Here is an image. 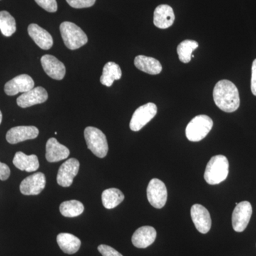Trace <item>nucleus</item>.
<instances>
[{
    "label": "nucleus",
    "mask_w": 256,
    "mask_h": 256,
    "mask_svg": "<svg viewBox=\"0 0 256 256\" xmlns=\"http://www.w3.org/2000/svg\"><path fill=\"white\" fill-rule=\"evenodd\" d=\"M214 100L220 110L233 112L240 106V97L235 84L228 80H222L216 84L213 92Z\"/></svg>",
    "instance_id": "obj_1"
},
{
    "label": "nucleus",
    "mask_w": 256,
    "mask_h": 256,
    "mask_svg": "<svg viewBox=\"0 0 256 256\" xmlns=\"http://www.w3.org/2000/svg\"><path fill=\"white\" fill-rule=\"evenodd\" d=\"M229 163L226 156L218 154L212 156L206 165L204 180L208 184L223 182L228 175Z\"/></svg>",
    "instance_id": "obj_2"
},
{
    "label": "nucleus",
    "mask_w": 256,
    "mask_h": 256,
    "mask_svg": "<svg viewBox=\"0 0 256 256\" xmlns=\"http://www.w3.org/2000/svg\"><path fill=\"white\" fill-rule=\"evenodd\" d=\"M60 32L64 44L68 50H78L87 44V35L74 23L62 22L60 25Z\"/></svg>",
    "instance_id": "obj_3"
},
{
    "label": "nucleus",
    "mask_w": 256,
    "mask_h": 256,
    "mask_svg": "<svg viewBox=\"0 0 256 256\" xmlns=\"http://www.w3.org/2000/svg\"><path fill=\"white\" fill-rule=\"evenodd\" d=\"M213 124L212 119L206 114L197 116L186 126V138L191 142H200L206 137Z\"/></svg>",
    "instance_id": "obj_4"
},
{
    "label": "nucleus",
    "mask_w": 256,
    "mask_h": 256,
    "mask_svg": "<svg viewBox=\"0 0 256 256\" xmlns=\"http://www.w3.org/2000/svg\"><path fill=\"white\" fill-rule=\"evenodd\" d=\"M84 138L88 148L99 158H104L108 152L107 138L102 131L94 127H87L84 130Z\"/></svg>",
    "instance_id": "obj_5"
},
{
    "label": "nucleus",
    "mask_w": 256,
    "mask_h": 256,
    "mask_svg": "<svg viewBox=\"0 0 256 256\" xmlns=\"http://www.w3.org/2000/svg\"><path fill=\"white\" fill-rule=\"evenodd\" d=\"M158 112V107L153 102H148L140 106L134 111L130 122L131 130L138 132L146 126L151 120L154 118Z\"/></svg>",
    "instance_id": "obj_6"
},
{
    "label": "nucleus",
    "mask_w": 256,
    "mask_h": 256,
    "mask_svg": "<svg viewBox=\"0 0 256 256\" xmlns=\"http://www.w3.org/2000/svg\"><path fill=\"white\" fill-rule=\"evenodd\" d=\"M146 196L150 204L156 208H162L168 200V190L164 183L159 178H152L146 188Z\"/></svg>",
    "instance_id": "obj_7"
},
{
    "label": "nucleus",
    "mask_w": 256,
    "mask_h": 256,
    "mask_svg": "<svg viewBox=\"0 0 256 256\" xmlns=\"http://www.w3.org/2000/svg\"><path fill=\"white\" fill-rule=\"evenodd\" d=\"M252 208L250 202H240L234 208L232 214V226L236 232H242L248 225L252 218Z\"/></svg>",
    "instance_id": "obj_8"
},
{
    "label": "nucleus",
    "mask_w": 256,
    "mask_h": 256,
    "mask_svg": "<svg viewBox=\"0 0 256 256\" xmlns=\"http://www.w3.org/2000/svg\"><path fill=\"white\" fill-rule=\"evenodd\" d=\"M80 163L78 160L70 158L64 162L58 170L57 182L63 188H69L74 182V178L78 174Z\"/></svg>",
    "instance_id": "obj_9"
},
{
    "label": "nucleus",
    "mask_w": 256,
    "mask_h": 256,
    "mask_svg": "<svg viewBox=\"0 0 256 256\" xmlns=\"http://www.w3.org/2000/svg\"><path fill=\"white\" fill-rule=\"evenodd\" d=\"M46 186V178L42 172H37L25 178L20 184V192L24 195H38Z\"/></svg>",
    "instance_id": "obj_10"
},
{
    "label": "nucleus",
    "mask_w": 256,
    "mask_h": 256,
    "mask_svg": "<svg viewBox=\"0 0 256 256\" xmlns=\"http://www.w3.org/2000/svg\"><path fill=\"white\" fill-rule=\"evenodd\" d=\"M34 87V82L28 74H22L6 82L4 92L8 96L16 95L18 92H26Z\"/></svg>",
    "instance_id": "obj_11"
},
{
    "label": "nucleus",
    "mask_w": 256,
    "mask_h": 256,
    "mask_svg": "<svg viewBox=\"0 0 256 256\" xmlns=\"http://www.w3.org/2000/svg\"><path fill=\"white\" fill-rule=\"evenodd\" d=\"M191 217L194 224L198 232L205 234L210 232L212 227V218L208 210L201 204L192 206Z\"/></svg>",
    "instance_id": "obj_12"
},
{
    "label": "nucleus",
    "mask_w": 256,
    "mask_h": 256,
    "mask_svg": "<svg viewBox=\"0 0 256 256\" xmlns=\"http://www.w3.org/2000/svg\"><path fill=\"white\" fill-rule=\"evenodd\" d=\"M38 128L35 126H18L11 128L6 133V139L10 144H18L38 137Z\"/></svg>",
    "instance_id": "obj_13"
},
{
    "label": "nucleus",
    "mask_w": 256,
    "mask_h": 256,
    "mask_svg": "<svg viewBox=\"0 0 256 256\" xmlns=\"http://www.w3.org/2000/svg\"><path fill=\"white\" fill-rule=\"evenodd\" d=\"M48 99V92L43 87L34 88L30 92H24L16 100L20 108H26L37 104H43Z\"/></svg>",
    "instance_id": "obj_14"
},
{
    "label": "nucleus",
    "mask_w": 256,
    "mask_h": 256,
    "mask_svg": "<svg viewBox=\"0 0 256 256\" xmlns=\"http://www.w3.org/2000/svg\"><path fill=\"white\" fill-rule=\"evenodd\" d=\"M41 63L44 70L50 78L60 80L65 76V66L54 56H43L41 58Z\"/></svg>",
    "instance_id": "obj_15"
},
{
    "label": "nucleus",
    "mask_w": 256,
    "mask_h": 256,
    "mask_svg": "<svg viewBox=\"0 0 256 256\" xmlns=\"http://www.w3.org/2000/svg\"><path fill=\"white\" fill-rule=\"evenodd\" d=\"M156 237V229L150 226H144L137 229L133 234L132 244L138 248H146L154 242Z\"/></svg>",
    "instance_id": "obj_16"
},
{
    "label": "nucleus",
    "mask_w": 256,
    "mask_h": 256,
    "mask_svg": "<svg viewBox=\"0 0 256 256\" xmlns=\"http://www.w3.org/2000/svg\"><path fill=\"white\" fill-rule=\"evenodd\" d=\"M28 33L37 46L42 50H48L53 46L54 41L52 35L38 24H31L28 26Z\"/></svg>",
    "instance_id": "obj_17"
},
{
    "label": "nucleus",
    "mask_w": 256,
    "mask_h": 256,
    "mask_svg": "<svg viewBox=\"0 0 256 256\" xmlns=\"http://www.w3.org/2000/svg\"><path fill=\"white\" fill-rule=\"evenodd\" d=\"M70 151L66 146L60 144L54 138L48 140L46 146V158L50 162H57L66 159Z\"/></svg>",
    "instance_id": "obj_18"
},
{
    "label": "nucleus",
    "mask_w": 256,
    "mask_h": 256,
    "mask_svg": "<svg viewBox=\"0 0 256 256\" xmlns=\"http://www.w3.org/2000/svg\"><path fill=\"white\" fill-rule=\"evenodd\" d=\"M174 11L170 5H159L154 10L153 22L158 28H169L174 24Z\"/></svg>",
    "instance_id": "obj_19"
},
{
    "label": "nucleus",
    "mask_w": 256,
    "mask_h": 256,
    "mask_svg": "<svg viewBox=\"0 0 256 256\" xmlns=\"http://www.w3.org/2000/svg\"><path fill=\"white\" fill-rule=\"evenodd\" d=\"M13 164L18 169L28 172L36 171L40 168V162L36 156H26L22 152H18L15 154Z\"/></svg>",
    "instance_id": "obj_20"
},
{
    "label": "nucleus",
    "mask_w": 256,
    "mask_h": 256,
    "mask_svg": "<svg viewBox=\"0 0 256 256\" xmlns=\"http://www.w3.org/2000/svg\"><path fill=\"white\" fill-rule=\"evenodd\" d=\"M134 64L136 68L150 75H158L162 70V66L159 60L146 56H138L134 58Z\"/></svg>",
    "instance_id": "obj_21"
},
{
    "label": "nucleus",
    "mask_w": 256,
    "mask_h": 256,
    "mask_svg": "<svg viewBox=\"0 0 256 256\" xmlns=\"http://www.w3.org/2000/svg\"><path fill=\"white\" fill-rule=\"evenodd\" d=\"M56 240L62 252L67 254H74L78 252L82 245L78 237L68 233L58 234Z\"/></svg>",
    "instance_id": "obj_22"
},
{
    "label": "nucleus",
    "mask_w": 256,
    "mask_h": 256,
    "mask_svg": "<svg viewBox=\"0 0 256 256\" xmlns=\"http://www.w3.org/2000/svg\"><path fill=\"white\" fill-rule=\"evenodd\" d=\"M122 76V70L118 64L114 62H108L102 70V74L100 77V82L102 85L110 87L114 80H120Z\"/></svg>",
    "instance_id": "obj_23"
},
{
    "label": "nucleus",
    "mask_w": 256,
    "mask_h": 256,
    "mask_svg": "<svg viewBox=\"0 0 256 256\" xmlns=\"http://www.w3.org/2000/svg\"><path fill=\"white\" fill-rule=\"evenodd\" d=\"M124 193L118 188H108L102 193V204L107 210L116 208L124 202Z\"/></svg>",
    "instance_id": "obj_24"
},
{
    "label": "nucleus",
    "mask_w": 256,
    "mask_h": 256,
    "mask_svg": "<svg viewBox=\"0 0 256 256\" xmlns=\"http://www.w3.org/2000/svg\"><path fill=\"white\" fill-rule=\"evenodd\" d=\"M198 47V42L194 40H186L180 44L178 46V58L184 64L190 63L192 56V52Z\"/></svg>",
    "instance_id": "obj_25"
},
{
    "label": "nucleus",
    "mask_w": 256,
    "mask_h": 256,
    "mask_svg": "<svg viewBox=\"0 0 256 256\" xmlns=\"http://www.w3.org/2000/svg\"><path fill=\"white\" fill-rule=\"evenodd\" d=\"M60 212L65 217H76L82 214L84 206L82 202L77 200L64 202L60 205Z\"/></svg>",
    "instance_id": "obj_26"
},
{
    "label": "nucleus",
    "mask_w": 256,
    "mask_h": 256,
    "mask_svg": "<svg viewBox=\"0 0 256 256\" xmlns=\"http://www.w3.org/2000/svg\"><path fill=\"white\" fill-rule=\"evenodd\" d=\"M16 21L8 12H0V31L4 36H11L16 32Z\"/></svg>",
    "instance_id": "obj_27"
},
{
    "label": "nucleus",
    "mask_w": 256,
    "mask_h": 256,
    "mask_svg": "<svg viewBox=\"0 0 256 256\" xmlns=\"http://www.w3.org/2000/svg\"><path fill=\"white\" fill-rule=\"evenodd\" d=\"M36 4L48 12H56L58 10L56 0H35Z\"/></svg>",
    "instance_id": "obj_28"
},
{
    "label": "nucleus",
    "mask_w": 256,
    "mask_h": 256,
    "mask_svg": "<svg viewBox=\"0 0 256 256\" xmlns=\"http://www.w3.org/2000/svg\"><path fill=\"white\" fill-rule=\"evenodd\" d=\"M96 0H66L67 3L75 9L90 8L95 4Z\"/></svg>",
    "instance_id": "obj_29"
},
{
    "label": "nucleus",
    "mask_w": 256,
    "mask_h": 256,
    "mask_svg": "<svg viewBox=\"0 0 256 256\" xmlns=\"http://www.w3.org/2000/svg\"><path fill=\"white\" fill-rule=\"evenodd\" d=\"M98 250L102 256H124L114 248L107 245H100L98 247Z\"/></svg>",
    "instance_id": "obj_30"
},
{
    "label": "nucleus",
    "mask_w": 256,
    "mask_h": 256,
    "mask_svg": "<svg viewBox=\"0 0 256 256\" xmlns=\"http://www.w3.org/2000/svg\"><path fill=\"white\" fill-rule=\"evenodd\" d=\"M10 169L9 166L4 163L0 162V180L5 181L10 178Z\"/></svg>",
    "instance_id": "obj_31"
},
{
    "label": "nucleus",
    "mask_w": 256,
    "mask_h": 256,
    "mask_svg": "<svg viewBox=\"0 0 256 256\" xmlns=\"http://www.w3.org/2000/svg\"><path fill=\"white\" fill-rule=\"evenodd\" d=\"M250 88H252V94L256 96V60L252 62V86H250Z\"/></svg>",
    "instance_id": "obj_32"
},
{
    "label": "nucleus",
    "mask_w": 256,
    "mask_h": 256,
    "mask_svg": "<svg viewBox=\"0 0 256 256\" xmlns=\"http://www.w3.org/2000/svg\"><path fill=\"white\" fill-rule=\"evenodd\" d=\"M2 120V114L1 110H0V124H1Z\"/></svg>",
    "instance_id": "obj_33"
}]
</instances>
